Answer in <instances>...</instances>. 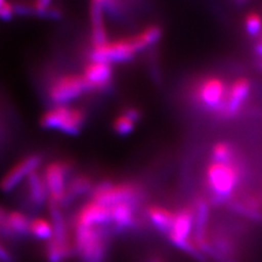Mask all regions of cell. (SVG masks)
<instances>
[{
    "mask_svg": "<svg viewBox=\"0 0 262 262\" xmlns=\"http://www.w3.org/2000/svg\"><path fill=\"white\" fill-rule=\"evenodd\" d=\"M208 184L217 198L231 195L241 179V167L234 160L229 162L213 161L207 169Z\"/></svg>",
    "mask_w": 262,
    "mask_h": 262,
    "instance_id": "6da1fadb",
    "label": "cell"
},
{
    "mask_svg": "<svg viewBox=\"0 0 262 262\" xmlns=\"http://www.w3.org/2000/svg\"><path fill=\"white\" fill-rule=\"evenodd\" d=\"M73 248L82 262H103L106 253V237L102 226H76Z\"/></svg>",
    "mask_w": 262,
    "mask_h": 262,
    "instance_id": "7a4b0ae2",
    "label": "cell"
},
{
    "mask_svg": "<svg viewBox=\"0 0 262 262\" xmlns=\"http://www.w3.org/2000/svg\"><path fill=\"white\" fill-rule=\"evenodd\" d=\"M84 121V111L70 107L68 105H56L42 115L40 126L45 129L59 130L68 135H77Z\"/></svg>",
    "mask_w": 262,
    "mask_h": 262,
    "instance_id": "3957f363",
    "label": "cell"
},
{
    "mask_svg": "<svg viewBox=\"0 0 262 262\" xmlns=\"http://www.w3.org/2000/svg\"><path fill=\"white\" fill-rule=\"evenodd\" d=\"M88 90L86 81L82 75H62L53 80L47 90V95L54 106L66 105Z\"/></svg>",
    "mask_w": 262,
    "mask_h": 262,
    "instance_id": "277c9868",
    "label": "cell"
},
{
    "mask_svg": "<svg viewBox=\"0 0 262 262\" xmlns=\"http://www.w3.org/2000/svg\"><path fill=\"white\" fill-rule=\"evenodd\" d=\"M138 52L135 45L134 38H124L114 40V42H106L102 45L93 46L90 59L91 61H101L112 63L113 61H125Z\"/></svg>",
    "mask_w": 262,
    "mask_h": 262,
    "instance_id": "5b68a950",
    "label": "cell"
},
{
    "mask_svg": "<svg viewBox=\"0 0 262 262\" xmlns=\"http://www.w3.org/2000/svg\"><path fill=\"white\" fill-rule=\"evenodd\" d=\"M194 224L193 212L190 209H184L179 211L176 216L174 224L168 232L169 239L178 247L185 249L187 252L191 253L195 258L202 259L198 247L192 242H190L189 236Z\"/></svg>",
    "mask_w": 262,
    "mask_h": 262,
    "instance_id": "8992f818",
    "label": "cell"
},
{
    "mask_svg": "<svg viewBox=\"0 0 262 262\" xmlns=\"http://www.w3.org/2000/svg\"><path fill=\"white\" fill-rule=\"evenodd\" d=\"M228 89L225 82L216 77L203 79L195 89V97L208 108L224 111Z\"/></svg>",
    "mask_w": 262,
    "mask_h": 262,
    "instance_id": "52a82bcc",
    "label": "cell"
},
{
    "mask_svg": "<svg viewBox=\"0 0 262 262\" xmlns=\"http://www.w3.org/2000/svg\"><path fill=\"white\" fill-rule=\"evenodd\" d=\"M43 161V155L38 153L28 155L27 158L19 161L0 180V190L3 192L13 190L24 178H27L33 171L38 170Z\"/></svg>",
    "mask_w": 262,
    "mask_h": 262,
    "instance_id": "ba28073f",
    "label": "cell"
},
{
    "mask_svg": "<svg viewBox=\"0 0 262 262\" xmlns=\"http://www.w3.org/2000/svg\"><path fill=\"white\" fill-rule=\"evenodd\" d=\"M70 171V164L64 161L53 162L45 167L44 178L48 189V200L59 203L62 206V200L66 192V179Z\"/></svg>",
    "mask_w": 262,
    "mask_h": 262,
    "instance_id": "9c48e42d",
    "label": "cell"
},
{
    "mask_svg": "<svg viewBox=\"0 0 262 262\" xmlns=\"http://www.w3.org/2000/svg\"><path fill=\"white\" fill-rule=\"evenodd\" d=\"M137 196V190L131 185L102 184L96 187L93 192V201L106 207H113L121 202L131 203Z\"/></svg>",
    "mask_w": 262,
    "mask_h": 262,
    "instance_id": "30bf717a",
    "label": "cell"
},
{
    "mask_svg": "<svg viewBox=\"0 0 262 262\" xmlns=\"http://www.w3.org/2000/svg\"><path fill=\"white\" fill-rule=\"evenodd\" d=\"M112 222L111 208L95 201H90L82 207L76 217V226L95 227Z\"/></svg>",
    "mask_w": 262,
    "mask_h": 262,
    "instance_id": "8fae6325",
    "label": "cell"
},
{
    "mask_svg": "<svg viewBox=\"0 0 262 262\" xmlns=\"http://www.w3.org/2000/svg\"><path fill=\"white\" fill-rule=\"evenodd\" d=\"M89 90L103 89L110 83L113 76L111 63L90 61L84 68L83 75Z\"/></svg>",
    "mask_w": 262,
    "mask_h": 262,
    "instance_id": "7c38bea8",
    "label": "cell"
},
{
    "mask_svg": "<svg viewBox=\"0 0 262 262\" xmlns=\"http://www.w3.org/2000/svg\"><path fill=\"white\" fill-rule=\"evenodd\" d=\"M27 195L32 207L42 208L48 201V189L44 174L39 170L33 171L27 177Z\"/></svg>",
    "mask_w": 262,
    "mask_h": 262,
    "instance_id": "4fadbf2b",
    "label": "cell"
},
{
    "mask_svg": "<svg viewBox=\"0 0 262 262\" xmlns=\"http://www.w3.org/2000/svg\"><path fill=\"white\" fill-rule=\"evenodd\" d=\"M249 90L250 83L247 79L241 78L236 80L228 89L223 113L228 115V116H232V115L238 113L243 106V103L248 96Z\"/></svg>",
    "mask_w": 262,
    "mask_h": 262,
    "instance_id": "5bb4252c",
    "label": "cell"
},
{
    "mask_svg": "<svg viewBox=\"0 0 262 262\" xmlns=\"http://www.w3.org/2000/svg\"><path fill=\"white\" fill-rule=\"evenodd\" d=\"M103 7H104L103 3L93 2L91 4V8H90V15H91V24H92L93 46L102 45L107 42L104 19H103Z\"/></svg>",
    "mask_w": 262,
    "mask_h": 262,
    "instance_id": "9a60e30c",
    "label": "cell"
},
{
    "mask_svg": "<svg viewBox=\"0 0 262 262\" xmlns=\"http://www.w3.org/2000/svg\"><path fill=\"white\" fill-rule=\"evenodd\" d=\"M112 222L116 227L126 228L134 223V208L129 202L117 203L111 207Z\"/></svg>",
    "mask_w": 262,
    "mask_h": 262,
    "instance_id": "2e32d148",
    "label": "cell"
},
{
    "mask_svg": "<svg viewBox=\"0 0 262 262\" xmlns=\"http://www.w3.org/2000/svg\"><path fill=\"white\" fill-rule=\"evenodd\" d=\"M147 213H149V216L153 222V224L158 228H160L161 231L168 234L171 226L174 224L175 216H176L175 213L165 208L158 207V206H153L149 208Z\"/></svg>",
    "mask_w": 262,
    "mask_h": 262,
    "instance_id": "e0dca14e",
    "label": "cell"
},
{
    "mask_svg": "<svg viewBox=\"0 0 262 262\" xmlns=\"http://www.w3.org/2000/svg\"><path fill=\"white\" fill-rule=\"evenodd\" d=\"M75 250L71 244H61L55 239L48 241L45 247V255L48 262H63Z\"/></svg>",
    "mask_w": 262,
    "mask_h": 262,
    "instance_id": "ac0fdd59",
    "label": "cell"
},
{
    "mask_svg": "<svg viewBox=\"0 0 262 262\" xmlns=\"http://www.w3.org/2000/svg\"><path fill=\"white\" fill-rule=\"evenodd\" d=\"M8 224H9L11 231L16 236V238L20 237L30 236V224L31 221L26 214L19 211H10L8 213Z\"/></svg>",
    "mask_w": 262,
    "mask_h": 262,
    "instance_id": "d6986e66",
    "label": "cell"
},
{
    "mask_svg": "<svg viewBox=\"0 0 262 262\" xmlns=\"http://www.w3.org/2000/svg\"><path fill=\"white\" fill-rule=\"evenodd\" d=\"M30 236L39 241H51L54 236L52 223L43 217H36L31 221Z\"/></svg>",
    "mask_w": 262,
    "mask_h": 262,
    "instance_id": "ffe728a7",
    "label": "cell"
},
{
    "mask_svg": "<svg viewBox=\"0 0 262 262\" xmlns=\"http://www.w3.org/2000/svg\"><path fill=\"white\" fill-rule=\"evenodd\" d=\"M91 188V180L86 176H78L71 180V183L66 187V192L62 200V204L68 202L75 196L86 192Z\"/></svg>",
    "mask_w": 262,
    "mask_h": 262,
    "instance_id": "44dd1931",
    "label": "cell"
},
{
    "mask_svg": "<svg viewBox=\"0 0 262 262\" xmlns=\"http://www.w3.org/2000/svg\"><path fill=\"white\" fill-rule=\"evenodd\" d=\"M161 34L162 32L159 27H150L145 29L139 35L134 36L133 38H134L136 47L138 48V51H140V49H143L144 47L157 42V40L161 37Z\"/></svg>",
    "mask_w": 262,
    "mask_h": 262,
    "instance_id": "7402d4cb",
    "label": "cell"
},
{
    "mask_svg": "<svg viewBox=\"0 0 262 262\" xmlns=\"http://www.w3.org/2000/svg\"><path fill=\"white\" fill-rule=\"evenodd\" d=\"M213 160L215 162H229L234 160V152L232 146L226 142H219L212 150Z\"/></svg>",
    "mask_w": 262,
    "mask_h": 262,
    "instance_id": "603a6c76",
    "label": "cell"
},
{
    "mask_svg": "<svg viewBox=\"0 0 262 262\" xmlns=\"http://www.w3.org/2000/svg\"><path fill=\"white\" fill-rule=\"evenodd\" d=\"M134 126H135V120L128 117L127 115H121V116L117 117L114 122V129L120 135L129 134L130 131L134 129Z\"/></svg>",
    "mask_w": 262,
    "mask_h": 262,
    "instance_id": "cb8c5ba5",
    "label": "cell"
},
{
    "mask_svg": "<svg viewBox=\"0 0 262 262\" xmlns=\"http://www.w3.org/2000/svg\"><path fill=\"white\" fill-rule=\"evenodd\" d=\"M262 29V19L261 16L256 13L251 12L246 18V30L250 35H257Z\"/></svg>",
    "mask_w": 262,
    "mask_h": 262,
    "instance_id": "d4e9b609",
    "label": "cell"
},
{
    "mask_svg": "<svg viewBox=\"0 0 262 262\" xmlns=\"http://www.w3.org/2000/svg\"><path fill=\"white\" fill-rule=\"evenodd\" d=\"M15 14L13 4L6 3L0 0V19L2 20H11Z\"/></svg>",
    "mask_w": 262,
    "mask_h": 262,
    "instance_id": "484cf974",
    "label": "cell"
},
{
    "mask_svg": "<svg viewBox=\"0 0 262 262\" xmlns=\"http://www.w3.org/2000/svg\"><path fill=\"white\" fill-rule=\"evenodd\" d=\"M0 262H14L12 253L0 238Z\"/></svg>",
    "mask_w": 262,
    "mask_h": 262,
    "instance_id": "4316f807",
    "label": "cell"
},
{
    "mask_svg": "<svg viewBox=\"0 0 262 262\" xmlns=\"http://www.w3.org/2000/svg\"><path fill=\"white\" fill-rule=\"evenodd\" d=\"M256 53L260 59V63H261V68H262V34L260 35L257 45H256Z\"/></svg>",
    "mask_w": 262,
    "mask_h": 262,
    "instance_id": "83f0119b",
    "label": "cell"
}]
</instances>
